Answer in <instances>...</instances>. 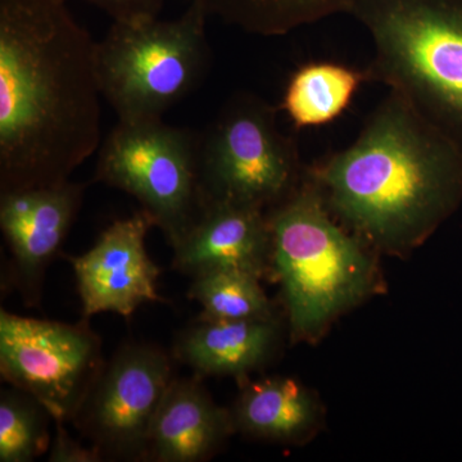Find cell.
I'll return each mask as SVG.
<instances>
[{
  "mask_svg": "<svg viewBox=\"0 0 462 462\" xmlns=\"http://www.w3.org/2000/svg\"><path fill=\"white\" fill-rule=\"evenodd\" d=\"M97 44L67 0H0V193L69 180L98 152Z\"/></svg>",
  "mask_w": 462,
  "mask_h": 462,
  "instance_id": "obj_1",
  "label": "cell"
},
{
  "mask_svg": "<svg viewBox=\"0 0 462 462\" xmlns=\"http://www.w3.org/2000/svg\"><path fill=\"white\" fill-rule=\"evenodd\" d=\"M305 176L338 223L387 256H409L462 203V149L391 90L355 142Z\"/></svg>",
  "mask_w": 462,
  "mask_h": 462,
  "instance_id": "obj_2",
  "label": "cell"
},
{
  "mask_svg": "<svg viewBox=\"0 0 462 462\" xmlns=\"http://www.w3.org/2000/svg\"><path fill=\"white\" fill-rule=\"evenodd\" d=\"M266 215L270 281L281 288L291 343L315 345L343 315L385 291L378 254L336 220L305 175Z\"/></svg>",
  "mask_w": 462,
  "mask_h": 462,
  "instance_id": "obj_3",
  "label": "cell"
},
{
  "mask_svg": "<svg viewBox=\"0 0 462 462\" xmlns=\"http://www.w3.org/2000/svg\"><path fill=\"white\" fill-rule=\"evenodd\" d=\"M370 33L367 83L387 85L462 149V0H349Z\"/></svg>",
  "mask_w": 462,
  "mask_h": 462,
  "instance_id": "obj_4",
  "label": "cell"
},
{
  "mask_svg": "<svg viewBox=\"0 0 462 462\" xmlns=\"http://www.w3.org/2000/svg\"><path fill=\"white\" fill-rule=\"evenodd\" d=\"M208 14L190 3L175 20L114 21L97 44L103 98L118 120L162 118L209 67Z\"/></svg>",
  "mask_w": 462,
  "mask_h": 462,
  "instance_id": "obj_5",
  "label": "cell"
},
{
  "mask_svg": "<svg viewBox=\"0 0 462 462\" xmlns=\"http://www.w3.org/2000/svg\"><path fill=\"white\" fill-rule=\"evenodd\" d=\"M93 182L134 197L175 248L203 208L199 135L162 118L118 120L98 149Z\"/></svg>",
  "mask_w": 462,
  "mask_h": 462,
  "instance_id": "obj_6",
  "label": "cell"
},
{
  "mask_svg": "<svg viewBox=\"0 0 462 462\" xmlns=\"http://www.w3.org/2000/svg\"><path fill=\"white\" fill-rule=\"evenodd\" d=\"M305 170L296 142L279 129L276 108L254 94L231 97L199 135L205 206L226 202L269 211L297 189Z\"/></svg>",
  "mask_w": 462,
  "mask_h": 462,
  "instance_id": "obj_7",
  "label": "cell"
},
{
  "mask_svg": "<svg viewBox=\"0 0 462 462\" xmlns=\"http://www.w3.org/2000/svg\"><path fill=\"white\" fill-rule=\"evenodd\" d=\"M105 365L88 319L69 324L0 311V375L41 401L53 420H74Z\"/></svg>",
  "mask_w": 462,
  "mask_h": 462,
  "instance_id": "obj_8",
  "label": "cell"
},
{
  "mask_svg": "<svg viewBox=\"0 0 462 462\" xmlns=\"http://www.w3.org/2000/svg\"><path fill=\"white\" fill-rule=\"evenodd\" d=\"M175 358L160 346L129 342L106 363L71 424L103 461H144L149 431L176 378Z\"/></svg>",
  "mask_w": 462,
  "mask_h": 462,
  "instance_id": "obj_9",
  "label": "cell"
},
{
  "mask_svg": "<svg viewBox=\"0 0 462 462\" xmlns=\"http://www.w3.org/2000/svg\"><path fill=\"white\" fill-rule=\"evenodd\" d=\"M87 188L67 180L0 193V229L11 254L5 284L29 309L41 306L45 273L78 218Z\"/></svg>",
  "mask_w": 462,
  "mask_h": 462,
  "instance_id": "obj_10",
  "label": "cell"
},
{
  "mask_svg": "<svg viewBox=\"0 0 462 462\" xmlns=\"http://www.w3.org/2000/svg\"><path fill=\"white\" fill-rule=\"evenodd\" d=\"M151 227L141 209L114 221L81 256L69 257L84 319L103 312L130 319L144 303L162 300L157 291L161 269L145 248Z\"/></svg>",
  "mask_w": 462,
  "mask_h": 462,
  "instance_id": "obj_11",
  "label": "cell"
},
{
  "mask_svg": "<svg viewBox=\"0 0 462 462\" xmlns=\"http://www.w3.org/2000/svg\"><path fill=\"white\" fill-rule=\"evenodd\" d=\"M173 269L189 278L234 270L269 279L272 234L266 211L236 203H207L199 220L172 248Z\"/></svg>",
  "mask_w": 462,
  "mask_h": 462,
  "instance_id": "obj_12",
  "label": "cell"
},
{
  "mask_svg": "<svg viewBox=\"0 0 462 462\" xmlns=\"http://www.w3.org/2000/svg\"><path fill=\"white\" fill-rule=\"evenodd\" d=\"M287 322L281 315L248 320H200L176 337L172 356L194 375L229 376L240 384L279 355Z\"/></svg>",
  "mask_w": 462,
  "mask_h": 462,
  "instance_id": "obj_13",
  "label": "cell"
},
{
  "mask_svg": "<svg viewBox=\"0 0 462 462\" xmlns=\"http://www.w3.org/2000/svg\"><path fill=\"white\" fill-rule=\"evenodd\" d=\"M202 380L194 374L172 380L149 431L144 461H208L236 434L230 410L215 402Z\"/></svg>",
  "mask_w": 462,
  "mask_h": 462,
  "instance_id": "obj_14",
  "label": "cell"
},
{
  "mask_svg": "<svg viewBox=\"0 0 462 462\" xmlns=\"http://www.w3.org/2000/svg\"><path fill=\"white\" fill-rule=\"evenodd\" d=\"M229 410L236 433L278 445H305L324 421L319 397L288 376L248 379Z\"/></svg>",
  "mask_w": 462,
  "mask_h": 462,
  "instance_id": "obj_15",
  "label": "cell"
},
{
  "mask_svg": "<svg viewBox=\"0 0 462 462\" xmlns=\"http://www.w3.org/2000/svg\"><path fill=\"white\" fill-rule=\"evenodd\" d=\"M366 74L342 63H305L289 79L282 109L298 129L333 123L351 105Z\"/></svg>",
  "mask_w": 462,
  "mask_h": 462,
  "instance_id": "obj_16",
  "label": "cell"
},
{
  "mask_svg": "<svg viewBox=\"0 0 462 462\" xmlns=\"http://www.w3.org/2000/svg\"><path fill=\"white\" fill-rule=\"evenodd\" d=\"M208 17L245 32L282 36L339 14H348L349 0H189Z\"/></svg>",
  "mask_w": 462,
  "mask_h": 462,
  "instance_id": "obj_17",
  "label": "cell"
},
{
  "mask_svg": "<svg viewBox=\"0 0 462 462\" xmlns=\"http://www.w3.org/2000/svg\"><path fill=\"white\" fill-rule=\"evenodd\" d=\"M261 282L252 273L221 270L191 279L188 297L202 306L200 320H248L279 315Z\"/></svg>",
  "mask_w": 462,
  "mask_h": 462,
  "instance_id": "obj_18",
  "label": "cell"
},
{
  "mask_svg": "<svg viewBox=\"0 0 462 462\" xmlns=\"http://www.w3.org/2000/svg\"><path fill=\"white\" fill-rule=\"evenodd\" d=\"M51 418L32 394L9 387L0 393V461L32 462L51 448Z\"/></svg>",
  "mask_w": 462,
  "mask_h": 462,
  "instance_id": "obj_19",
  "label": "cell"
},
{
  "mask_svg": "<svg viewBox=\"0 0 462 462\" xmlns=\"http://www.w3.org/2000/svg\"><path fill=\"white\" fill-rule=\"evenodd\" d=\"M114 21L134 23L160 17L165 0H85Z\"/></svg>",
  "mask_w": 462,
  "mask_h": 462,
  "instance_id": "obj_20",
  "label": "cell"
},
{
  "mask_svg": "<svg viewBox=\"0 0 462 462\" xmlns=\"http://www.w3.org/2000/svg\"><path fill=\"white\" fill-rule=\"evenodd\" d=\"M56 434L51 440L48 461L51 462H102L103 458L96 447L84 446L69 436L65 421L53 420Z\"/></svg>",
  "mask_w": 462,
  "mask_h": 462,
  "instance_id": "obj_21",
  "label": "cell"
}]
</instances>
